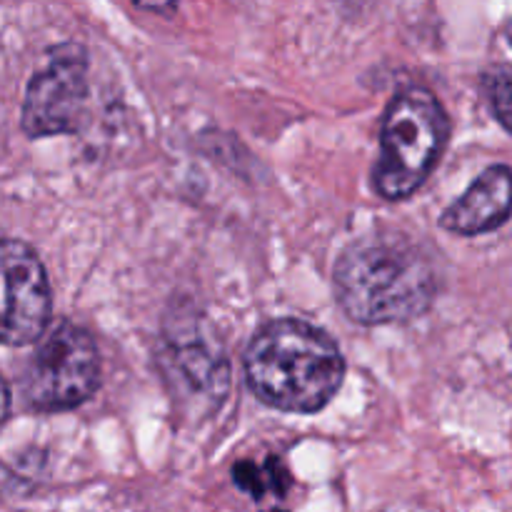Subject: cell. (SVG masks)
<instances>
[{
  "mask_svg": "<svg viewBox=\"0 0 512 512\" xmlns=\"http://www.w3.org/2000/svg\"><path fill=\"white\" fill-rule=\"evenodd\" d=\"M245 378L260 403L310 415L335 398L345 358L325 330L295 318L265 323L245 350Z\"/></svg>",
  "mask_w": 512,
  "mask_h": 512,
  "instance_id": "obj_1",
  "label": "cell"
},
{
  "mask_svg": "<svg viewBox=\"0 0 512 512\" xmlns=\"http://www.w3.org/2000/svg\"><path fill=\"white\" fill-rule=\"evenodd\" d=\"M438 293L435 265L403 238L353 243L335 263V298L350 320L388 325L420 318Z\"/></svg>",
  "mask_w": 512,
  "mask_h": 512,
  "instance_id": "obj_2",
  "label": "cell"
},
{
  "mask_svg": "<svg viewBox=\"0 0 512 512\" xmlns=\"http://www.w3.org/2000/svg\"><path fill=\"white\" fill-rule=\"evenodd\" d=\"M450 138L443 103L430 90L405 88L385 110L373 185L380 198L405 200L428 180Z\"/></svg>",
  "mask_w": 512,
  "mask_h": 512,
  "instance_id": "obj_3",
  "label": "cell"
},
{
  "mask_svg": "<svg viewBox=\"0 0 512 512\" xmlns=\"http://www.w3.org/2000/svg\"><path fill=\"white\" fill-rule=\"evenodd\" d=\"M100 385V355L95 340L80 325H55L38 340L23 380L25 400L38 413H65L83 405Z\"/></svg>",
  "mask_w": 512,
  "mask_h": 512,
  "instance_id": "obj_4",
  "label": "cell"
},
{
  "mask_svg": "<svg viewBox=\"0 0 512 512\" xmlns=\"http://www.w3.org/2000/svg\"><path fill=\"white\" fill-rule=\"evenodd\" d=\"M88 103V53L83 45L53 48L45 68L28 83L20 125L28 138L75 133Z\"/></svg>",
  "mask_w": 512,
  "mask_h": 512,
  "instance_id": "obj_5",
  "label": "cell"
},
{
  "mask_svg": "<svg viewBox=\"0 0 512 512\" xmlns=\"http://www.w3.org/2000/svg\"><path fill=\"white\" fill-rule=\"evenodd\" d=\"M50 313L53 295L43 260L23 240H0V345L38 343Z\"/></svg>",
  "mask_w": 512,
  "mask_h": 512,
  "instance_id": "obj_6",
  "label": "cell"
},
{
  "mask_svg": "<svg viewBox=\"0 0 512 512\" xmlns=\"http://www.w3.org/2000/svg\"><path fill=\"white\" fill-rule=\"evenodd\" d=\"M512 215V168L493 165L455 200L440 225L455 235H483L500 228Z\"/></svg>",
  "mask_w": 512,
  "mask_h": 512,
  "instance_id": "obj_7",
  "label": "cell"
},
{
  "mask_svg": "<svg viewBox=\"0 0 512 512\" xmlns=\"http://www.w3.org/2000/svg\"><path fill=\"white\" fill-rule=\"evenodd\" d=\"M168 340L180 378L210 398H223L230 383L228 360L213 335L203 333V323L200 320H190L188 325L178 323Z\"/></svg>",
  "mask_w": 512,
  "mask_h": 512,
  "instance_id": "obj_8",
  "label": "cell"
},
{
  "mask_svg": "<svg viewBox=\"0 0 512 512\" xmlns=\"http://www.w3.org/2000/svg\"><path fill=\"white\" fill-rule=\"evenodd\" d=\"M233 480L240 490L253 495L255 500L263 498L265 493H278L283 495L285 488H288V473L280 463L270 460L268 465L258 468L253 463H240L235 465Z\"/></svg>",
  "mask_w": 512,
  "mask_h": 512,
  "instance_id": "obj_9",
  "label": "cell"
},
{
  "mask_svg": "<svg viewBox=\"0 0 512 512\" xmlns=\"http://www.w3.org/2000/svg\"><path fill=\"white\" fill-rule=\"evenodd\" d=\"M483 90L495 118L512 133V65L488 70L483 78Z\"/></svg>",
  "mask_w": 512,
  "mask_h": 512,
  "instance_id": "obj_10",
  "label": "cell"
},
{
  "mask_svg": "<svg viewBox=\"0 0 512 512\" xmlns=\"http://www.w3.org/2000/svg\"><path fill=\"white\" fill-rule=\"evenodd\" d=\"M138 8L150 10V13H168L175 8V0H133Z\"/></svg>",
  "mask_w": 512,
  "mask_h": 512,
  "instance_id": "obj_11",
  "label": "cell"
},
{
  "mask_svg": "<svg viewBox=\"0 0 512 512\" xmlns=\"http://www.w3.org/2000/svg\"><path fill=\"white\" fill-rule=\"evenodd\" d=\"M8 413H10V390H8V383L3 380V375H0V423L8 418Z\"/></svg>",
  "mask_w": 512,
  "mask_h": 512,
  "instance_id": "obj_12",
  "label": "cell"
},
{
  "mask_svg": "<svg viewBox=\"0 0 512 512\" xmlns=\"http://www.w3.org/2000/svg\"><path fill=\"white\" fill-rule=\"evenodd\" d=\"M505 35H508V40H510V45H512V18L508 20V25H505Z\"/></svg>",
  "mask_w": 512,
  "mask_h": 512,
  "instance_id": "obj_13",
  "label": "cell"
},
{
  "mask_svg": "<svg viewBox=\"0 0 512 512\" xmlns=\"http://www.w3.org/2000/svg\"><path fill=\"white\" fill-rule=\"evenodd\" d=\"M275 512H283V510H275Z\"/></svg>",
  "mask_w": 512,
  "mask_h": 512,
  "instance_id": "obj_14",
  "label": "cell"
}]
</instances>
